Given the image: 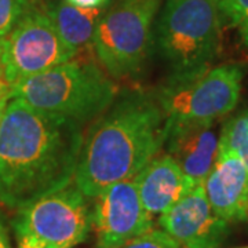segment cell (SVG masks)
Returning a JSON list of instances; mask_svg holds the SVG:
<instances>
[{"label": "cell", "instance_id": "cell-1", "mask_svg": "<svg viewBox=\"0 0 248 248\" xmlns=\"http://www.w3.org/2000/svg\"><path fill=\"white\" fill-rule=\"evenodd\" d=\"M81 143V125L11 99L0 125V203L18 211L72 184Z\"/></svg>", "mask_w": 248, "mask_h": 248}, {"label": "cell", "instance_id": "cell-2", "mask_svg": "<svg viewBox=\"0 0 248 248\" xmlns=\"http://www.w3.org/2000/svg\"><path fill=\"white\" fill-rule=\"evenodd\" d=\"M166 138L167 117L155 93H117L83 137L73 184L93 200L110 185L134 179Z\"/></svg>", "mask_w": 248, "mask_h": 248}, {"label": "cell", "instance_id": "cell-3", "mask_svg": "<svg viewBox=\"0 0 248 248\" xmlns=\"http://www.w3.org/2000/svg\"><path fill=\"white\" fill-rule=\"evenodd\" d=\"M78 57L11 84V99L81 127L94 122L110 107L119 89L98 63Z\"/></svg>", "mask_w": 248, "mask_h": 248}, {"label": "cell", "instance_id": "cell-4", "mask_svg": "<svg viewBox=\"0 0 248 248\" xmlns=\"http://www.w3.org/2000/svg\"><path fill=\"white\" fill-rule=\"evenodd\" d=\"M218 0H167L155 29V43L172 76L210 69L221 53Z\"/></svg>", "mask_w": 248, "mask_h": 248}, {"label": "cell", "instance_id": "cell-5", "mask_svg": "<svg viewBox=\"0 0 248 248\" xmlns=\"http://www.w3.org/2000/svg\"><path fill=\"white\" fill-rule=\"evenodd\" d=\"M161 0H116L98 22L93 50L112 79L137 78L155 45Z\"/></svg>", "mask_w": 248, "mask_h": 248}, {"label": "cell", "instance_id": "cell-6", "mask_svg": "<svg viewBox=\"0 0 248 248\" xmlns=\"http://www.w3.org/2000/svg\"><path fill=\"white\" fill-rule=\"evenodd\" d=\"M246 66L231 62L189 75L171 76L156 91L167 125L189 123H215L231 113L240 99Z\"/></svg>", "mask_w": 248, "mask_h": 248}, {"label": "cell", "instance_id": "cell-7", "mask_svg": "<svg viewBox=\"0 0 248 248\" xmlns=\"http://www.w3.org/2000/svg\"><path fill=\"white\" fill-rule=\"evenodd\" d=\"M73 182L57 192L36 199L13 221L17 236H29L46 248H75L93 231V207Z\"/></svg>", "mask_w": 248, "mask_h": 248}, {"label": "cell", "instance_id": "cell-8", "mask_svg": "<svg viewBox=\"0 0 248 248\" xmlns=\"http://www.w3.org/2000/svg\"><path fill=\"white\" fill-rule=\"evenodd\" d=\"M76 57L78 54L63 42L45 7L35 3L4 37L0 71L14 84Z\"/></svg>", "mask_w": 248, "mask_h": 248}, {"label": "cell", "instance_id": "cell-9", "mask_svg": "<svg viewBox=\"0 0 248 248\" xmlns=\"http://www.w3.org/2000/svg\"><path fill=\"white\" fill-rule=\"evenodd\" d=\"M93 202L95 248H123L153 229V217L145 210L134 179L110 185Z\"/></svg>", "mask_w": 248, "mask_h": 248}, {"label": "cell", "instance_id": "cell-10", "mask_svg": "<svg viewBox=\"0 0 248 248\" xmlns=\"http://www.w3.org/2000/svg\"><path fill=\"white\" fill-rule=\"evenodd\" d=\"M159 225L184 248H219L231 223L214 213L203 185H197L160 215Z\"/></svg>", "mask_w": 248, "mask_h": 248}, {"label": "cell", "instance_id": "cell-11", "mask_svg": "<svg viewBox=\"0 0 248 248\" xmlns=\"http://www.w3.org/2000/svg\"><path fill=\"white\" fill-rule=\"evenodd\" d=\"M215 123L167 125L164 148L195 186L203 185L218 157L219 135Z\"/></svg>", "mask_w": 248, "mask_h": 248}, {"label": "cell", "instance_id": "cell-12", "mask_svg": "<svg viewBox=\"0 0 248 248\" xmlns=\"http://www.w3.org/2000/svg\"><path fill=\"white\" fill-rule=\"evenodd\" d=\"M207 200L228 223L248 222V169L233 153H218L217 161L203 182Z\"/></svg>", "mask_w": 248, "mask_h": 248}, {"label": "cell", "instance_id": "cell-13", "mask_svg": "<svg viewBox=\"0 0 248 248\" xmlns=\"http://www.w3.org/2000/svg\"><path fill=\"white\" fill-rule=\"evenodd\" d=\"M134 182L145 210L152 217H160L196 187L169 153L155 156L135 175Z\"/></svg>", "mask_w": 248, "mask_h": 248}, {"label": "cell", "instance_id": "cell-14", "mask_svg": "<svg viewBox=\"0 0 248 248\" xmlns=\"http://www.w3.org/2000/svg\"><path fill=\"white\" fill-rule=\"evenodd\" d=\"M45 10L63 42L78 55L93 48L98 22L105 13V7L83 9L73 6L68 0H58L48 3Z\"/></svg>", "mask_w": 248, "mask_h": 248}, {"label": "cell", "instance_id": "cell-15", "mask_svg": "<svg viewBox=\"0 0 248 248\" xmlns=\"http://www.w3.org/2000/svg\"><path fill=\"white\" fill-rule=\"evenodd\" d=\"M218 153L239 156L248 169V109L231 117L222 127Z\"/></svg>", "mask_w": 248, "mask_h": 248}, {"label": "cell", "instance_id": "cell-16", "mask_svg": "<svg viewBox=\"0 0 248 248\" xmlns=\"http://www.w3.org/2000/svg\"><path fill=\"white\" fill-rule=\"evenodd\" d=\"M223 24L233 28L241 46L248 50V0H218Z\"/></svg>", "mask_w": 248, "mask_h": 248}, {"label": "cell", "instance_id": "cell-17", "mask_svg": "<svg viewBox=\"0 0 248 248\" xmlns=\"http://www.w3.org/2000/svg\"><path fill=\"white\" fill-rule=\"evenodd\" d=\"M36 0H0V37H6Z\"/></svg>", "mask_w": 248, "mask_h": 248}, {"label": "cell", "instance_id": "cell-18", "mask_svg": "<svg viewBox=\"0 0 248 248\" xmlns=\"http://www.w3.org/2000/svg\"><path fill=\"white\" fill-rule=\"evenodd\" d=\"M123 248H184L163 229H152L131 240Z\"/></svg>", "mask_w": 248, "mask_h": 248}, {"label": "cell", "instance_id": "cell-19", "mask_svg": "<svg viewBox=\"0 0 248 248\" xmlns=\"http://www.w3.org/2000/svg\"><path fill=\"white\" fill-rule=\"evenodd\" d=\"M10 101H11V83L6 79L3 72L0 71V125L3 123Z\"/></svg>", "mask_w": 248, "mask_h": 248}, {"label": "cell", "instance_id": "cell-20", "mask_svg": "<svg viewBox=\"0 0 248 248\" xmlns=\"http://www.w3.org/2000/svg\"><path fill=\"white\" fill-rule=\"evenodd\" d=\"M73 6L83 7V9H98L104 7L108 0H68Z\"/></svg>", "mask_w": 248, "mask_h": 248}, {"label": "cell", "instance_id": "cell-21", "mask_svg": "<svg viewBox=\"0 0 248 248\" xmlns=\"http://www.w3.org/2000/svg\"><path fill=\"white\" fill-rule=\"evenodd\" d=\"M18 248H46L40 241L29 236H18Z\"/></svg>", "mask_w": 248, "mask_h": 248}, {"label": "cell", "instance_id": "cell-22", "mask_svg": "<svg viewBox=\"0 0 248 248\" xmlns=\"http://www.w3.org/2000/svg\"><path fill=\"white\" fill-rule=\"evenodd\" d=\"M0 248H11L9 244V240L4 234V229L3 226H0Z\"/></svg>", "mask_w": 248, "mask_h": 248}, {"label": "cell", "instance_id": "cell-23", "mask_svg": "<svg viewBox=\"0 0 248 248\" xmlns=\"http://www.w3.org/2000/svg\"><path fill=\"white\" fill-rule=\"evenodd\" d=\"M4 50V37H0V63H1V55Z\"/></svg>", "mask_w": 248, "mask_h": 248}, {"label": "cell", "instance_id": "cell-24", "mask_svg": "<svg viewBox=\"0 0 248 248\" xmlns=\"http://www.w3.org/2000/svg\"><path fill=\"white\" fill-rule=\"evenodd\" d=\"M0 226H3V225H1V219H0Z\"/></svg>", "mask_w": 248, "mask_h": 248}, {"label": "cell", "instance_id": "cell-25", "mask_svg": "<svg viewBox=\"0 0 248 248\" xmlns=\"http://www.w3.org/2000/svg\"><path fill=\"white\" fill-rule=\"evenodd\" d=\"M240 248H248V247H240Z\"/></svg>", "mask_w": 248, "mask_h": 248}]
</instances>
